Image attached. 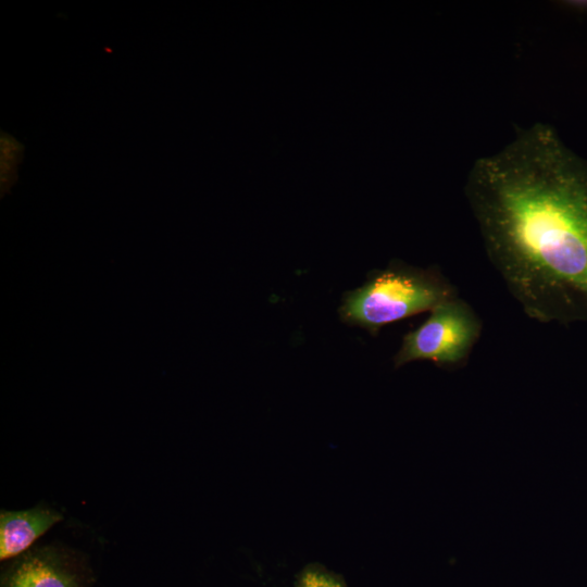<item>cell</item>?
Listing matches in <instances>:
<instances>
[{"label": "cell", "instance_id": "obj_1", "mask_svg": "<svg viewBox=\"0 0 587 587\" xmlns=\"http://www.w3.org/2000/svg\"><path fill=\"white\" fill-rule=\"evenodd\" d=\"M464 193L522 311L542 324L587 323V163L537 122L478 158Z\"/></svg>", "mask_w": 587, "mask_h": 587}, {"label": "cell", "instance_id": "obj_2", "mask_svg": "<svg viewBox=\"0 0 587 587\" xmlns=\"http://www.w3.org/2000/svg\"><path fill=\"white\" fill-rule=\"evenodd\" d=\"M454 297L455 287L438 267L394 260L370 273L362 286L345 292L338 313L342 322L375 336L387 324L430 311Z\"/></svg>", "mask_w": 587, "mask_h": 587}, {"label": "cell", "instance_id": "obj_3", "mask_svg": "<svg viewBox=\"0 0 587 587\" xmlns=\"http://www.w3.org/2000/svg\"><path fill=\"white\" fill-rule=\"evenodd\" d=\"M482 330V320L470 303L459 296L448 299L403 336L394 365L398 369L414 361H429L444 370H458L467 363Z\"/></svg>", "mask_w": 587, "mask_h": 587}, {"label": "cell", "instance_id": "obj_4", "mask_svg": "<svg viewBox=\"0 0 587 587\" xmlns=\"http://www.w3.org/2000/svg\"><path fill=\"white\" fill-rule=\"evenodd\" d=\"M90 571L80 554L59 545L26 551L1 576V587H88Z\"/></svg>", "mask_w": 587, "mask_h": 587}, {"label": "cell", "instance_id": "obj_5", "mask_svg": "<svg viewBox=\"0 0 587 587\" xmlns=\"http://www.w3.org/2000/svg\"><path fill=\"white\" fill-rule=\"evenodd\" d=\"M62 514L45 504L22 511H1L0 559L7 561L28 551L29 547L53 525Z\"/></svg>", "mask_w": 587, "mask_h": 587}, {"label": "cell", "instance_id": "obj_6", "mask_svg": "<svg viewBox=\"0 0 587 587\" xmlns=\"http://www.w3.org/2000/svg\"><path fill=\"white\" fill-rule=\"evenodd\" d=\"M23 146L11 135L1 132V187L9 186L16 178V165L21 162Z\"/></svg>", "mask_w": 587, "mask_h": 587}, {"label": "cell", "instance_id": "obj_7", "mask_svg": "<svg viewBox=\"0 0 587 587\" xmlns=\"http://www.w3.org/2000/svg\"><path fill=\"white\" fill-rule=\"evenodd\" d=\"M297 587H345V585L327 572L308 569L300 575Z\"/></svg>", "mask_w": 587, "mask_h": 587}]
</instances>
